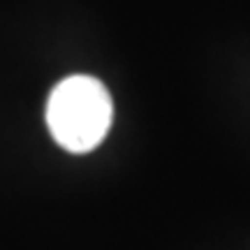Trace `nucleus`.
Listing matches in <instances>:
<instances>
[{
	"label": "nucleus",
	"instance_id": "f257e3e1",
	"mask_svg": "<svg viewBox=\"0 0 250 250\" xmlns=\"http://www.w3.org/2000/svg\"><path fill=\"white\" fill-rule=\"evenodd\" d=\"M114 104L107 86L95 77L74 74L56 83L46 102V125L58 146L88 153L107 137Z\"/></svg>",
	"mask_w": 250,
	"mask_h": 250
}]
</instances>
